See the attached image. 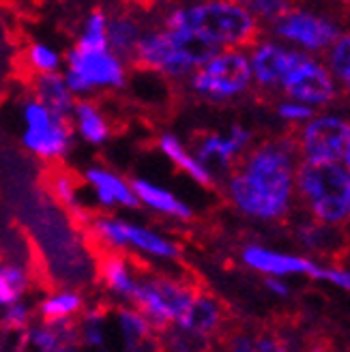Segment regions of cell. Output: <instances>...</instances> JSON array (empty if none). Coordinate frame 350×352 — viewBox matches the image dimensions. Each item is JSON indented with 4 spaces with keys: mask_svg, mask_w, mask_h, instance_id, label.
<instances>
[{
    "mask_svg": "<svg viewBox=\"0 0 350 352\" xmlns=\"http://www.w3.org/2000/svg\"><path fill=\"white\" fill-rule=\"evenodd\" d=\"M294 142L279 138L241 155L230 168V198L252 217H282L292 196Z\"/></svg>",
    "mask_w": 350,
    "mask_h": 352,
    "instance_id": "obj_1",
    "label": "cell"
},
{
    "mask_svg": "<svg viewBox=\"0 0 350 352\" xmlns=\"http://www.w3.org/2000/svg\"><path fill=\"white\" fill-rule=\"evenodd\" d=\"M166 26L168 30L196 32L217 47H252L260 39L258 20L243 5L234 3H202L174 9L168 15Z\"/></svg>",
    "mask_w": 350,
    "mask_h": 352,
    "instance_id": "obj_2",
    "label": "cell"
},
{
    "mask_svg": "<svg viewBox=\"0 0 350 352\" xmlns=\"http://www.w3.org/2000/svg\"><path fill=\"white\" fill-rule=\"evenodd\" d=\"M296 187L316 219L340 223L348 217L350 174L338 162L303 160L296 168Z\"/></svg>",
    "mask_w": 350,
    "mask_h": 352,
    "instance_id": "obj_3",
    "label": "cell"
},
{
    "mask_svg": "<svg viewBox=\"0 0 350 352\" xmlns=\"http://www.w3.org/2000/svg\"><path fill=\"white\" fill-rule=\"evenodd\" d=\"M252 82L250 60L241 52H219L215 58L194 72L191 86L208 99H230L241 95Z\"/></svg>",
    "mask_w": 350,
    "mask_h": 352,
    "instance_id": "obj_4",
    "label": "cell"
},
{
    "mask_svg": "<svg viewBox=\"0 0 350 352\" xmlns=\"http://www.w3.org/2000/svg\"><path fill=\"white\" fill-rule=\"evenodd\" d=\"M26 118V133L24 144L45 160L65 155L74 135V122H63L52 116L41 103L28 101L24 108Z\"/></svg>",
    "mask_w": 350,
    "mask_h": 352,
    "instance_id": "obj_5",
    "label": "cell"
},
{
    "mask_svg": "<svg viewBox=\"0 0 350 352\" xmlns=\"http://www.w3.org/2000/svg\"><path fill=\"white\" fill-rule=\"evenodd\" d=\"M91 230L103 239V243L110 248H120V245H131L140 252H149L160 258H179L181 250L172 241L164 239L162 234L151 232L146 228L133 226L122 219H97Z\"/></svg>",
    "mask_w": 350,
    "mask_h": 352,
    "instance_id": "obj_6",
    "label": "cell"
},
{
    "mask_svg": "<svg viewBox=\"0 0 350 352\" xmlns=\"http://www.w3.org/2000/svg\"><path fill=\"white\" fill-rule=\"evenodd\" d=\"M350 135V125L340 118H318L309 122L303 131V142L299 148L303 151L305 160L318 162H336L344 155L346 140Z\"/></svg>",
    "mask_w": 350,
    "mask_h": 352,
    "instance_id": "obj_7",
    "label": "cell"
},
{
    "mask_svg": "<svg viewBox=\"0 0 350 352\" xmlns=\"http://www.w3.org/2000/svg\"><path fill=\"white\" fill-rule=\"evenodd\" d=\"M250 131L234 125L228 135H217L211 131H200L194 133L191 144L196 148V162L206 168H217V170H230L237 162V155L248 146L250 142Z\"/></svg>",
    "mask_w": 350,
    "mask_h": 352,
    "instance_id": "obj_8",
    "label": "cell"
},
{
    "mask_svg": "<svg viewBox=\"0 0 350 352\" xmlns=\"http://www.w3.org/2000/svg\"><path fill=\"white\" fill-rule=\"evenodd\" d=\"M279 37L301 43L309 50H322L333 43L338 37V28L325 17L311 15L305 11H288L279 20L273 22Z\"/></svg>",
    "mask_w": 350,
    "mask_h": 352,
    "instance_id": "obj_9",
    "label": "cell"
},
{
    "mask_svg": "<svg viewBox=\"0 0 350 352\" xmlns=\"http://www.w3.org/2000/svg\"><path fill=\"white\" fill-rule=\"evenodd\" d=\"M69 69L76 76H80L91 88L95 86H114L120 88L125 84V69L122 63L112 54L110 50L106 52H80L72 50L69 52Z\"/></svg>",
    "mask_w": 350,
    "mask_h": 352,
    "instance_id": "obj_10",
    "label": "cell"
},
{
    "mask_svg": "<svg viewBox=\"0 0 350 352\" xmlns=\"http://www.w3.org/2000/svg\"><path fill=\"white\" fill-rule=\"evenodd\" d=\"M282 86L288 97L303 103H327L336 97V82L331 74L309 58L296 67Z\"/></svg>",
    "mask_w": 350,
    "mask_h": 352,
    "instance_id": "obj_11",
    "label": "cell"
},
{
    "mask_svg": "<svg viewBox=\"0 0 350 352\" xmlns=\"http://www.w3.org/2000/svg\"><path fill=\"white\" fill-rule=\"evenodd\" d=\"M228 318L230 316L226 314L223 301H219L215 294L206 292L204 288H198L194 298H191L185 316L177 322V327L211 340L213 336H221V333L226 331V322H228Z\"/></svg>",
    "mask_w": 350,
    "mask_h": 352,
    "instance_id": "obj_12",
    "label": "cell"
},
{
    "mask_svg": "<svg viewBox=\"0 0 350 352\" xmlns=\"http://www.w3.org/2000/svg\"><path fill=\"white\" fill-rule=\"evenodd\" d=\"M307 56L299 52H290L273 43H262L254 50L252 56V72L260 86H277L299 67Z\"/></svg>",
    "mask_w": 350,
    "mask_h": 352,
    "instance_id": "obj_13",
    "label": "cell"
},
{
    "mask_svg": "<svg viewBox=\"0 0 350 352\" xmlns=\"http://www.w3.org/2000/svg\"><path fill=\"white\" fill-rule=\"evenodd\" d=\"M32 88H34L37 103H41L56 120L74 122V110H72L74 99H72V93H69L63 76H58V74L39 76V78H34Z\"/></svg>",
    "mask_w": 350,
    "mask_h": 352,
    "instance_id": "obj_14",
    "label": "cell"
},
{
    "mask_svg": "<svg viewBox=\"0 0 350 352\" xmlns=\"http://www.w3.org/2000/svg\"><path fill=\"white\" fill-rule=\"evenodd\" d=\"M223 352H288L286 342L267 329H234L221 333Z\"/></svg>",
    "mask_w": 350,
    "mask_h": 352,
    "instance_id": "obj_15",
    "label": "cell"
},
{
    "mask_svg": "<svg viewBox=\"0 0 350 352\" xmlns=\"http://www.w3.org/2000/svg\"><path fill=\"white\" fill-rule=\"evenodd\" d=\"M243 260H245V264H250L252 269H258L262 273H271V275H286V273H309L311 277L320 275V269L314 267L309 260L273 254V252L260 250V248H248L243 252Z\"/></svg>",
    "mask_w": 350,
    "mask_h": 352,
    "instance_id": "obj_16",
    "label": "cell"
},
{
    "mask_svg": "<svg viewBox=\"0 0 350 352\" xmlns=\"http://www.w3.org/2000/svg\"><path fill=\"white\" fill-rule=\"evenodd\" d=\"M142 34L144 32H142V28H140L138 20L127 13L114 15L106 26V39H108L110 52L116 58L120 56L127 63H131L135 45L140 39H142Z\"/></svg>",
    "mask_w": 350,
    "mask_h": 352,
    "instance_id": "obj_17",
    "label": "cell"
},
{
    "mask_svg": "<svg viewBox=\"0 0 350 352\" xmlns=\"http://www.w3.org/2000/svg\"><path fill=\"white\" fill-rule=\"evenodd\" d=\"M86 181H89L95 191H97V196L103 204H122V206H127V208H138L140 206V200L133 196V191L131 187L118 179L116 174L108 172V170H101V168H91L89 172H86Z\"/></svg>",
    "mask_w": 350,
    "mask_h": 352,
    "instance_id": "obj_18",
    "label": "cell"
},
{
    "mask_svg": "<svg viewBox=\"0 0 350 352\" xmlns=\"http://www.w3.org/2000/svg\"><path fill=\"white\" fill-rule=\"evenodd\" d=\"M129 187L140 202L149 204L151 208L160 210V213H166L170 217H179V219H191V208L187 204H183L179 198H174L170 191L157 187L144 179H131Z\"/></svg>",
    "mask_w": 350,
    "mask_h": 352,
    "instance_id": "obj_19",
    "label": "cell"
},
{
    "mask_svg": "<svg viewBox=\"0 0 350 352\" xmlns=\"http://www.w3.org/2000/svg\"><path fill=\"white\" fill-rule=\"evenodd\" d=\"M162 148V153L168 157V160L177 166L179 170H183L189 179H194L196 183H200L202 187L206 189H215V181H213V174L208 172L206 168H202L198 162H196V157H191L185 146L181 144V140L177 135H172V133H164L160 138V144H157Z\"/></svg>",
    "mask_w": 350,
    "mask_h": 352,
    "instance_id": "obj_20",
    "label": "cell"
},
{
    "mask_svg": "<svg viewBox=\"0 0 350 352\" xmlns=\"http://www.w3.org/2000/svg\"><path fill=\"white\" fill-rule=\"evenodd\" d=\"M74 114H76V120H78L80 133H82V138L86 140V142L99 146L110 138L108 120L93 101H78Z\"/></svg>",
    "mask_w": 350,
    "mask_h": 352,
    "instance_id": "obj_21",
    "label": "cell"
},
{
    "mask_svg": "<svg viewBox=\"0 0 350 352\" xmlns=\"http://www.w3.org/2000/svg\"><path fill=\"white\" fill-rule=\"evenodd\" d=\"M84 305V298L78 292H63L56 296H50L39 303V316L43 322H58L72 318Z\"/></svg>",
    "mask_w": 350,
    "mask_h": 352,
    "instance_id": "obj_22",
    "label": "cell"
},
{
    "mask_svg": "<svg viewBox=\"0 0 350 352\" xmlns=\"http://www.w3.org/2000/svg\"><path fill=\"white\" fill-rule=\"evenodd\" d=\"M24 63L22 72L26 76H47V74H54L56 67H58V54L54 50H50L41 43H32L26 47V52L20 58Z\"/></svg>",
    "mask_w": 350,
    "mask_h": 352,
    "instance_id": "obj_23",
    "label": "cell"
},
{
    "mask_svg": "<svg viewBox=\"0 0 350 352\" xmlns=\"http://www.w3.org/2000/svg\"><path fill=\"white\" fill-rule=\"evenodd\" d=\"M28 288L26 273L15 267V264H3L0 267V305H15L20 303L22 294Z\"/></svg>",
    "mask_w": 350,
    "mask_h": 352,
    "instance_id": "obj_24",
    "label": "cell"
},
{
    "mask_svg": "<svg viewBox=\"0 0 350 352\" xmlns=\"http://www.w3.org/2000/svg\"><path fill=\"white\" fill-rule=\"evenodd\" d=\"M106 26H108L106 13L95 9L89 15V20H86L84 34L80 37V41L76 43V50H80V52H106L108 50Z\"/></svg>",
    "mask_w": 350,
    "mask_h": 352,
    "instance_id": "obj_25",
    "label": "cell"
},
{
    "mask_svg": "<svg viewBox=\"0 0 350 352\" xmlns=\"http://www.w3.org/2000/svg\"><path fill=\"white\" fill-rule=\"evenodd\" d=\"M331 69L348 86L350 93V34H344L336 47L331 50Z\"/></svg>",
    "mask_w": 350,
    "mask_h": 352,
    "instance_id": "obj_26",
    "label": "cell"
},
{
    "mask_svg": "<svg viewBox=\"0 0 350 352\" xmlns=\"http://www.w3.org/2000/svg\"><path fill=\"white\" fill-rule=\"evenodd\" d=\"M30 307L24 303H15L11 305L5 316L0 318V331L3 333H20V331H28L30 329Z\"/></svg>",
    "mask_w": 350,
    "mask_h": 352,
    "instance_id": "obj_27",
    "label": "cell"
},
{
    "mask_svg": "<svg viewBox=\"0 0 350 352\" xmlns=\"http://www.w3.org/2000/svg\"><path fill=\"white\" fill-rule=\"evenodd\" d=\"M248 11L252 15H260V17H265V20H279L284 13L290 11V7L286 3H250L248 5Z\"/></svg>",
    "mask_w": 350,
    "mask_h": 352,
    "instance_id": "obj_28",
    "label": "cell"
},
{
    "mask_svg": "<svg viewBox=\"0 0 350 352\" xmlns=\"http://www.w3.org/2000/svg\"><path fill=\"white\" fill-rule=\"evenodd\" d=\"M279 114L284 118H290V120H299V118H309L314 114V110L305 108V105H294V103H284L279 105Z\"/></svg>",
    "mask_w": 350,
    "mask_h": 352,
    "instance_id": "obj_29",
    "label": "cell"
},
{
    "mask_svg": "<svg viewBox=\"0 0 350 352\" xmlns=\"http://www.w3.org/2000/svg\"><path fill=\"white\" fill-rule=\"evenodd\" d=\"M322 279H329V281H333V284L342 286V288H348L350 290V273H340V271H320Z\"/></svg>",
    "mask_w": 350,
    "mask_h": 352,
    "instance_id": "obj_30",
    "label": "cell"
},
{
    "mask_svg": "<svg viewBox=\"0 0 350 352\" xmlns=\"http://www.w3.org/2000/svg\"><path fill=\"white\" fill-rule=\"evenodd\" d=\"M267 288H271L273 292L282 294V296H286V294H288V288L282 284V281H277V279H273V277H269V279H267Z\"/></svg>",
    "mask_w": 350,
    "mask_h": 352,
    "instance_id": "obj_31",
    "label": "cell"
},
{
    "mask_svg": "<svg viewBox=\"0 0 350 352\" xmlns=\"http://www.w3.org/2000/svg\"><path fill=\"white\" fill-rule=\"evenodd\" d=\"M135 352H164V350H162L160 342H157V338H153V340H151V342H146L144 346H140Z\"/></svg>",
    "mask_w": 350,
    "mask_h": 352,
    "instance_id": "obj_32",
    "label": "cell"
},
{
    "mask_svg": "<svg viewBox=\"0 0 350 352\" xmlns=\"http://www.w3.org/2000/svg\"><path fill=\"white\" fill-rule=\"evenodd\" d=\"M344 162H346V166H348V170H350V135H348V140H346V146H344Z\"/></svg>",
    "mask_w": 350,
    "mask_h": 352,
    "instance_id": "obj_33",
    "label": "cell"
},
{
    "mask_svg": "<svg viewBox=\"0 0 350 352\" xmlns=\"http://www.w3.org/2000/svg\"><path fill=\"white\" fill-rule=\"evenodd\" d=\"M54 352H76V348H72V346H61V348H56Z\"/></svg>",
    "mask_w": 350,
    "mask_h": 352,
    "instance_id": "obj_34",
    "label": "cell"
},
{
    "mask_svg": "<svg viewBox=\"0 0 350 352\" xmlns=\"http://www.w3.org/2000/svg\"><path fill=\"white\" fill-rule=\"evenodd\" d=\"M348 213H350V193H348Z\"/></svg>",
    "mask_w": 350,
    "mask_h": 352,
    "instance_id": "obj_35",
    "label": "cell"
},
{
    "mask_svg": "<svg viewBox=\"0 0 350 352\" xmlns=\"http://www.w3.org/2000/svg\"><path fill=\"white\" fill-rule=\"evenodd\" d=\"M348 174H350V172H348Z\"/></svg>",
    "mask_w": 350,
    "mask_h": 352,
    "instance_id": "obj_36",
    "label": "cell"
}]
</instances>
